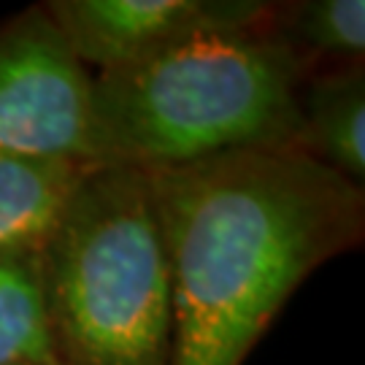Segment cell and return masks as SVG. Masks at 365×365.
<instances>
[{"label":"cell","instance_id":"cell-8","mask_svg":"<svg viewBox=\"0 0 365 365\" xmlns=\"http://www.w3.org/2000/svg\"><path fill=\"white\" fill-rule=\"evenodd\" d=\"M271 30L298 57L306 73L363 63V0H300L271 6Z\"/></svg>","mask_w":365,"mask_h":365},{"label":"cell","instance_id":"cell-4","mask_svg":"<svg viewBox=\"0 0 365 365\" xmlns=\"http://www.w3.org/2000/svg\"><path fill=\"white\" fill-rule=\"evenodd\" d=\"M92 73L41 6L0 27V155L90 165Z\"/></svg>","mask_w":365,"mask_h":365},{"label":"cell","instance_id":"cell-7","mask_svg":"<svg viewBox=\"0 0 365 365\" xmlns=\"http://www.w3.org/2000/svg\"><path fill=\"white\" fill-rule=\"evenodd\" d=\"M87 168L0 155V252L38 249Z\"/></svg>","mask_w":365,"mask_h":365},{"label":"cell","instance_id":"cell-2","mask_svg":"<svg viewBox=\"0 0 365 365\" xmlns=\"http://www.w3.org/2000/svg\"><path fill=\"white\" fill-rule=\"evenodd\" d=\"M303 78L271 14L262 25L206 33L138 66L92 73L90 165L163 170L300 149Z\"/></svg>","mask_w":365,"mask_h":365},{"label":"cell","instance_id":"cell-1","mask_svg":"<svg viewBox=\"0 0 365 365\" xmlns=\"http://www.w3.org/2000/svg\"><path fill=\"white\" fill-rule=\"evenodd\" d=\"M146 173L170 265V365H241L319 265L363 244L365 190L298 146Z\"/></svg>","mask_w":365,"mask_h":365},{"label":"cell","instance_id":"cell-9","mask_svg":"<svg viewBox=\"0 0 365 365\" xmlns=\"http://www.w3.org/2000/svg\"><path fill=\"white\" fill-rule=\"evenodd\" d=\"M0 365H60L46 325L38 249L0 252Z\"/></svg>","mask_w":365,"mask_h":365},{"label":"cell","instance_id":"cell-6","mask_svg":"<svg viewBox=\"0 0 365 365\" xmlns=\"http://www.w3.org/2000/svg\"><path fill=\"white\" fill-rule=\"evenodd\" d=\"M300 149L365 190V66L325 68L300 84Z\"/></svg>","mask_w":365,"mask_h":365},{"label":"cell","instance_id":"cell-5","mask_svg":"<svg viewBox=\"0 0 365 365\" xmlns=\"http://www.w3.org/2000/svg\"><path fill=\"white\" fill-rule=\"evenodd\" d=\"M90 73L146 63L184 41L262 25L271 3L257 0H52L41 6Z\"/></svg>","mask_w":365,"mask_h":365},{"label":"cell","instance_id":"cell-3","mask_svg":"<svg viewBox=\"0 0 365 365\" xmlns=\"http://www.w3.org/2000/svg\"><path fill=\"white\" fill-rule=\"evenodd\" d=\"M38 262L57 363L170 365V265L146 170H84Z\"/></svg>","mask_w":365,"mask_h":365}]
</instances>
